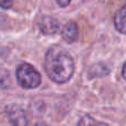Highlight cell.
<instances>
[{
	"label": "cell",
	"instance_id": "1",
	"mask_svg": "<svg viewBox=\"0 0 126 126\" xmlns=\"http://www.w3.org/2000/svg\"><path fill=\"white\" fill-rule=\"evenodd\" d=\"M44 70L53 82L58 84L66 83L74 74L73 58L62 47L52 46L44 57Z\"/></svg>",
	"mask_w": 126,
	"mask_h": 126
},
{
	"label": "cell",
	"instance_id": "6",
	"mask_svg": "<svg viewBox=\"0 0 126 126\" xmlns=\"http://www.w3.org/2000/svg\"><path fill=\"white\" fill-rule=\"evenodd\" d=\"M125 6H123L117 12L115 13L114 17V24H115V29L120 33L124 34L125 33Z\"/></svg>",
	"mask_w": 126,
	"mask_h": 126
},
{
	"label": "cell",
	"instance_id": "10",
	"mask_svg": "<svg viewBox=\"0 0 126 126\" xmlns=\"http://www.w3.org/2000/svg\"><path fill=\"white\" fill-rule=\"evenodd\" d=\"M57 1V3L59 4L60 7H62V8H65V7H67L70 3H71L72 0H55Z\"/></svg>",
	"mask_w": 126,
	"mask_h": 126
},
{
	"label": "cell",
	"instance_id": "4",
	"mask_svg": "<svg viewBox=\"0 0 126 126\" xmlns=\"http://www.w3.org/2000/svg\"><path fill=\"white\" fill-rule=\"evenodd\" d=\"M39 29L43 34L51 35L59 31L60 23L55 18L51 17V16H43L39 21Z\"/></svg>",
	"mask_w": 126,
	"mask_h": 126
},
{
	"label": "cell",
	"instance_id": "7",
	"mask_svg": "<svg viewBox=\"0 0 126 126\" xmlns=\"http://www.w3.org/2000/svg\"><path fill=\"white\" fill-rule=\"evenodd\" d=\"M110 73V70L107 69V66H105L102 63H97V64L93 65L92 67H90L89 70V75L91 78H98V76H105Z\"/></svg>",
	"mask_w": 126,
	"mask_h": 126
},
{
	"label": "cell",
	"instance_id": "8",
	"mask_svg": "<svg viewBox=\"0 0 126 126\" xmlns=\"http://www.w3.org/2000/svg\"><path fill=\"white\" fill-rule=\"evenodd\" d=\"M76 126H109V125L104 122H100V121L95 120L91 115H84L79 120Z\"/></svg>",
	"mask_w": 126,
	"mask_h": 126
},
{
	"label": "cell",
	"instance_id": "9",
	"mask_svg": "<svg viewBox=\"0 0 126 126\" xmlns=\"http://www.w3.org/2000/svg\"><path fill=\"white\" fill-rule=\"evenodd\" d=\"M12 4V0H0V8L2 9H10Z\"/></svg>",
	"mask_w": 126,
	"mask_h": 126
},
{
	"label": "cell",
	"instance_id": "3",
	"mask_svg": "<svg viewBox=\"0 0 126 126\" xmlns=\"http://www.w3.org/2000/svg\"><path fill=\"white\" fill-rule=\"evenodd\" d=\"M6 114L11 126H29L27 113L21 106L17 104H9L6 106Z\"/></svg>",
	"mask_w": 126,
	"mask_h": 126
},
{
	"label": "cell",
	"instance_id": "5",
	"mask_svg": "<svg viewBox=\"0 0 126 126\" xmlns=\"http://www.w3.org/2000/svg\"><path fill=\"white\" fill-rule=\"evenodd\" d=\"M62 39L66 43H73L79 38V28L74 21H69L62 29Z\"/></svg>",
	"mask_w": 126,
	"mask_h": 126
},
{
	"label": "cell",
	"instance_id": "2",
	"mask_svg": "<svg viewBox=\"0 0 126 126\" xmlns=\"http://www.w3.org/2000/svg\"><path fill=\"white\" fill-rule=\"evenodd\" d=\"M18 84L27 90L37 89L41 84V74L29 63H21L16 71Z\"/></svg>",
	"mask_w": 126,
	"mask_h": 126
},
{
	"label": "cell",
	"instance_id": "12",
	"mask_svg": "<svg viewBox=\"0 0 126 126\" xmlns=\"http://www.w3.org/2000/svg\"><path fill=\"white\" fill-rule=\"evenodd\" d=\"M122 75H123V78L125 79V65L123 64V67H122Z\"/></svg>",
	"mask_w": 126,
	"mask_h": 126
},
{
	"label": "cell",
	"instance_id": "11",
	"mask_svg": "<svg viewBox=\"0 0 126 126\" xmlns=\"http://www.w3.org/2000/svg\"><path fill=\"white\" fill-rule=\"evenodd\" d=\"M34 126H49V125H48V124H46V123H43V122H38Z\"/></svg>",
	"mask_w": 126,
	"mask_h": 126
}]
</instances>
